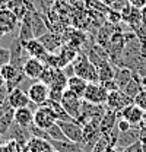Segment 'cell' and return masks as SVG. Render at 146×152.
<instances>
[{
	"label": "cell",
	"mask_w": 146,
	"mask_h": 152,
	"mask_svg": "<svg viewBox=\"0 0 146 152\" xmlns=\"http://www.w3.org/2000/svg\"><path fill=\"white\" fill-rule=\"evenodd\" d=\"M55 121V115L54 113L51 111V108L48 107V105H45V104H42V105H39L38 108H36L35 111H34V124H36L38 127H41V129H48V127H51L53 124H54Z\"/></svg>",
	"instance_id": "cell-6"
},
{
	"label": "cell",
	"mask_w": 146,
	"mask_h": 152,
	"mask_svg": "<svg viewBox=\"0 0 146 152\" xmlns=\"http://www.w3.org/2000/svg\"><path fill=\"white\" fill-rule=\"evenodd\" d=\"M10 61V51L6 47H0V69Z\"/></svg>",
	"instance_id": "cell-39"
},
{
	"label": "cell",
	"mask_w": 146,
	"mask_h": 152,
	"mask_svg": "<svg viewBox=\"0 0 146 152\" xmlns=\"http://www.w3.org/2000/svg\"><path fill=\"white\" fill-rule=\"evenodd\" d=\"M88 6L91 7V12H95V13H104V15H107L110 10L108 6H105L101 0H91V1H88Z\"/></svg>",
	"instance_id": "cell-34"
},
{
	"label": "cell",
	"mask_w": 146,
	"mask_h": 152,
	"mask_svg": "<svg viewBox=\"0 0 146 152\" xmlns=\"http://www.w3.org/2000/svg\"><path fill=\"white\" fill-rule=\"evenodd\" d=\"M107 96H108V91L102 86V83L99 82H88V86L85 89L83 94V99L92 102V104H105L107 102Z\"/></svg>",
	"instance_id": "cell-3"
},
{
	"label": "cell",
	"mask_w": 146,
	"mask_h": 152,
	"mask_svg": "<svg viewBox=\"0 0 146 152\" xmlns=\"http://www.w3.org/2000/svg\"><path fill=\"white\" fill-rule=\"evenodd\" d=\"M48 152H58V151H55L54 148H53V149H50V151H48Z\"/></svg>",
	"instance_id": "cell-56"
},
{
	"label": "cell",
	"mask_w": 146,
	"mask_h": 152,
	"mask_svg": "<svg viewBox=\"0 0 146 152\" xmlns=\"http://www.w3.org/2000/svg\"><path fill=\"white\" fill-rule=\"evenodd\" d=\"M137 140H140V127H139V126H131V129H128L126 132H120L115 146H117L120 151H123L124 148L133 145V143L137 142Z\"/></svg>",
	"instance_id": "cell-11"
},
{
	"label": "cell",
	"mask_w": 146,
	"mask_h": 152,
	"mask_svg": "<svg viewBox=\"0 0 146 152\" xmlns=\"http://www.w3.org/2000/svg\"><path fill=\"white\" fill-rule=\"evenodd\" d=\"M13 121L18 123L22 127H29L34 123V113L29 107H20L15 110L13 114Z\"/></svg>",
	"instance_id": "cell-18"
},
{
	"label": "cell",
	"mask_w": 146,
	"mask_h": 152,
	"mask_svg": "<svg viewBox=\"0 0 146 152\" xmlns=\"http://www.w3.org/2000/svg\"><path fill=\"white\" fill-rule=\"evenodd\" d=\"M96 70H98L99 83H102V82H107V80L114 79L115 70H117V66H112V64H111V61L107 60V61H104L101 66H98V67H96Z\"/></svg>",
	"instance_id": "cell-23"
},
{
	"label": "cell",
	"mask_w": 146,
	"mask_h": 152,
	"mask_svg": "<svg viewBox=\"0 0 146 152\" xmlns=\"http://www.w3.org/2000/svg\"><path fill=\"white\" fill-rule=\"evenodd\" d=\"M72 63L73 67H74V75L76 76L85 79L86 82H99L98 70H96L95 64L88 58V56L85 53H79Z\"/></svg>",
	"instance_id": "cell-1"
},
{
	"label": "cell",
	"mask_w": 146,
	"mask_h": 152,
	"mask_svg": "<svg viewBox=\"0 0 146 152\" xmlns=\"http://www.w3.org/2000/svg\"><path fill=\"white\" fill-rule=\"evenodd\" d=\"M118 115L123 117V118H126L128 123H131L133 126H139V124L142 123V120H143L145 111H143L140 107H137L134 102H131V104H128L127 107H124V108L118 113Z\"/></svg>",
	"instance_id": "cell-12"
},
{
	"label": "cell",
	"mask_w": 146,
	"mask_h": 152,
	"mask_svg": "<svg viewBox=\"0 0 146 152\" xmlns=\"http://www.w3.org/2000/svg\"><path fill=\"white\" fill-rule=\"evenodd\" d=\"M105 19H107V22H108V23H111V25H120V23H123V16H121V12L114 10V9H111V7H110L108 13L105 15Z\"/></svg>",
	"instance_id": "cell-36"
},
{
	"label": "cell",
	"mask_w": 146,
	"mask_h": 152,
	"mask_svg": "<svg viewBox=\"0 0 146 152\" xmlns=\"http://www.w3.org/2000/svg\"><path fill=\"white\" fill-rule=\"evenodd\" d=\"M50 149H53L51 142L39 139V137H31L28 143L23 146L25 152H48Z\"/></svg>",
	"instance_id": "cell-20"
},
{
	"label": "cell",
	"mask_w": 146,
	"mask_h": 152,
	"mask_svg": "<svg viewBox=\"0 0 146 152\" xmlns=\"http://www.w3.org/2000/svg\"><path fill=\"white\" fill-rule=\"evenodd\" d=\"M3 140H4V137L0 134V146H3Z\"/></svg>",
	"instance_id": "cell-54"
},
{
	"label": "cell",
	"mask_w": 146,
	"mask_h": 152,
	"mask_svg": "<svg viewBox=\"0 0 146 152\" xmlns=\"http://www.w3.org/2000/svg\"><path fill=\"white\" fill-rule=\"evenodd\" d=\"M47 132H48V134H50L51 140H67L66 134L63 133L61 127L58 126V123H57V121H55L51 127H48V129H47Z\"/></svg>",
	"instance_id": "cell-32"
},
{
	"label": "cell",
	"mask_w": 146,
	"mask_h": 152,
	"mask_svg": "<svg viewBox=\"0 0 146 152\" xmlns=\"http://www.w3.org/2000/svg\"><path fill=\"white\" fill-rule=\"evenodd\" d=\"M3 85H6V80H4V77L1 76V73H0V86H3Z\"/></svg>",
	"instance_id": "cell-52"
},
{
	"label": "cell",
	"mask_w": 146,
	"mask_h": 152,
	"mask_svg": "<svg viewBox=\"0 0 146 152\" xmlns=\"http://www.w3.org/2000/svg\"><path fill=\"white\" fill-rule=\"evenodd\" d=\"M23 47H25V51L29 54V57L38 58V60H41V61H44V63H45L47 57L50 54V53L45 50V47L41 44V41H39L38 38H34V39L25 42Z\"/></svg>",
	"instance_id": "cell-16"
},
{
	"label": "cell",
	"mask_w": 146,
	"mask_h": 152,
	"mask_svg": "<svg viewBox=\"0 0 146 152\" xmlns=\"http://www.w3.org/2000/svg\"><path fill=\"white\" fill-rule=\"evenodd\" d=\"M121 152H143L142 151V142L137 140V142H134L133 145H130V146H127V148H124Z\"/></svg>",
	"instance_id": "cell-41"
},
{
	"label": "cell",
	"mask_w": 146,
	"mask_h": 152,
	"mask_svg": "<svg viewBox=\"0 0 146 152\" xmlns=\"http://www.w3.org/2000/svg\"><path fill=\"white\" fill-rule=\"evenodd\" d=\"M6 7L10 12H13V15L18 18L19 22L25 18L31 10L35 9L34 4H32V1H29V0H9L6 3Z\"/></svg>",
	"instance_id": "cell-9"
},
{
	"label": "cell",
	"mask_w": 146,
	"mask_h": 152,
	"mask_svg": "<svg viewBox=\"0 0 146 152\" xmlns=\"http://www.w3.org/2000/svg\"><path fill=\"white\" fill-rule=\"evenodd\" d=\"M45 105H48L50 108H51V111L54 113L55 115V120L57 121H66V120H73L72 117L67 114V111L63 108V105H61V102H57V101H51V99H47L45 102H44Z\"/></svg>",
	"instance_id": "cell-26"
},
{
	"label": "cell",
	"mask_w": 146,
	"mask_h": 152,
	"mask_svg": "<svg viewBox=\"0 0 146 152\" xmlns=\"http://www.w3.org/2000/svg\"><path fill=\"white\" fill-rule=\"evenodd\" d=\"M4 136H6L9 140L18 142L19 145H22V146H25V145L28 143V140L32 137L28 127H22V126H19L18 123H15V121L12 123V126L9 127V130H7V133H6Z\"/></svg>",
	"instance_id": "cell-10"
},
{
	"label": "cell",
	"mask_w": 146,
	"mask_h": 152,
	"mask_svg": "<svg viewBox=\"0 0 146 152\" xmlns=\"http://www.w3.org/2000/svg\"><path fill=\"white\" fill-rule=\"evenodd\" d=\"M18 38L25 44L31 39H34V31H32V25H31V12L19 22V35Z\"/></svg>",
	"instance_id": "cell-19"
},
{
	"label": "cell",
	"mask_w": 146,
	"mask_h": 152,
	"mask_svg": "<svg viewBox=\"0 0 146 152\" xmlns=\"http://www.w3.org/2000/svg\"><path fill=\"white\" fill-rule=\"evenodd\" d=\"M140 86L146 91V76H140Z\"/></svg>",
	"instance_id": "cell-50"
},
{
	"label": "cell",
	"mask_w": 146,
	"mask_h": 152,
	"mask_svg": "<svg viewBox=\"0 0 146 152\" xmlns=\"http://www.w3.org/2000/svg\"><path fill=\"white\" fill-rule=\"evenodd\" d=\"M28 96L31 99V102H34L36 105H42L47 99H48V94H50V86L42 83V82H35L28 88Z\"/></svg>",
	"instance_id": "cell-8"
},
{
	"label": "cell",
	"mask_w": 146,
	"mask_h": 152,
	"mask_svg": "<svg viewBox=\"0 0 146 152\" xmlns=\"http://www.w3.org/2000/svg\"><path fill=\"white\" fill-rule=\"evenodd\" d=\"M82 152H83V151H82Z\"/></svg>",
	"instance_id": "cell-57"
},
{
	"label": "cell",
	"mask_w": 146,
	"mask_h": 152,
	"mask_svg": "<svg viewBox=\"0 0 146 152\" xmlns=\"http://www.w3.org/2000/svg\"><path fill=\"white\" fill-rule=\"evenodd\" d=\"M61 96H63V92H60V91H54V89H50V94H48V99L60 102V101H61Z\"/></svg>",
	"instance_id": "cell-42"
},
{
	"label": "cell",
	"mask_w": 146,
	"mask_h": 152,
	"mask_svg": "<svg viewBox=\"0 0 146 152\" xmlns=\"http://www.w3.org/2000/svg\"><path fill=\"white\" fill-rule=\"evenodd\" d=\"M121 91L127 95V96H130V98L133 99L136 95L142 91V86H140V76L137 75V73H134L133 79L128 82L127 85L124 86V89H121Z\"/></svg>",
	"instance_id": "cell-28"
},
{
	"label": "cell",
	"mask_w": 146,
	"mask_h": 152,
	"mask_svg": "<svg viewBox=\"0 0 146 152\" xmlns=\"http://www.w3.org/2000/svg\"><path fill=\"white\" fill-rule=\"evenodd\" d=\"M57 123L69 140L79 143V145L82 143L83 140V124L82 123H79L77 120H66V121H57Z\"/></svg>",
	"instance_id": "cell-4"
},
{
	"label": "cell",
	"mask_w": 146,
	"mask_h": 152,
	"mask_svg": "<svg viewBox=\"0 0 146 152\" xmlns=\"http://www.w3.org/2000/svg\"><path fill=\"white\" fill-rule=\"evenodd\" d=\"M108 146H110L108 139L105 137V134L101 133V136H99V139L96 140V143H95V146H93L92 152H105V149H107Z\"/></svg>",
	"instance_id": "cell-37"
},
{
	"label": "cell",
	"mask_w": 146,
	"mask_h": 152,
	"mask_svg": "<svg viewBox=\"0 0 146 152\" xmlns=\"http://www.w3.org/2000/svg\"><path fill=\"white\" fill-rule=\"evenodd\" d=\"M133 76H134V72L131 69H128V67H117L115 75H114V80H115L118 89H124V86L133 79Z\"/></svg>",
	"instance_id": "cell-21"
},
{
	"label": "cell",
	"mask_w": 146,
	"mask_h": 152,
	"mask_svg": "<svg viewBox=\"0 0 146 152\" xmlns=\"http://www.w3.org/2000/svg\"><path fill=\"white\" fill-rule=\"evenodd\" d=\"M61 70L64 72V75L67 76V79L72 77V76H74V67H73V63H67L64 67H61Z\"/></svg>",
	"instance_id": "cell-44"
},
{
	"label": "cell",
	"mask_w": 146,
	"mask_h": 152,
	"mask_svg": "<svg viewBox=\"0 0 146 152\" xmlns=\"http://www.w3.org/2000/svg\"><path fill=\"white\" fill-rule=\"evenodd\" d=\"M13 114H15V110L12 108L7 113L0 115V134L1 136H4L7 133V130H9V127L12 126V123H13Z\"/></svg>",
	"instance_id": "cell-29"
},
{
	"label": "cell",
	"mask_w": 146,
	"mask_h": 152,
	"mask_svg": "<svg viewBox=\"0 0 146 152\" xmlns=\"http://www.w3.org/2000/svg\"><path fill=\"white\" fill-rule=\"evenodd\" d=\"M105 152H121V151H120L117 146H114V145H110L108 148L105 149Z\"/></svg>",
	"instance_id": "cell-49"
},
{
	"label": "cell",
	"mask_w": 146,
	"mask_h": 152,
	"mask_svg": "<svg viewBox=\"0 0 146 152\" xmlns=\"http://www.w3.org/2000/svg\"><path fill=\"white\" fill-rule=\"evenodd\" d=\"M86 86H88V82L76 75L67 79V89H70L72 92H74L77 96H80V98H83Z\"/></svg>",
	"instance_id": "cell-22"
},
{
	"label": "cell",
	"mask_w": 146,
	"mask_h": 152,
	"mask_svg": "<svg viewBox=\"0 0 146 152\" xmlns=\"http://www.w3.org/2000/svg\"><path fill=\"white\" fill-rule=\"evenodd\" d=\"M7 101H9V105H10L13 110L20 108V107H28L29 102H31V99H29V96H28V92H25L23 89H20V86L15 88L13 91H10Z\"/></svg>",
	"instance_id": "cell-17"
},
{
	"label": "cell",
	"mask_w": 146,
	"mask_h": 152,
	"mask_svg": "<svg viewBox=\"0 0 146 152\" xmlns=\"http://www.w3.org/2000/svg\"><path fill=\"white\" fill-rule=\"evenodd\" d=\"M131 123H128L126 118H123V117H120L118 115V120H117V127H118V130L120 132H126V130H128V129H131Z\"/></svg>",
	"instance_id": "cell-40"
},
{
	"label": "cell",
	"mask_w": 146,
	"mask_h": 152,
	"mask_svg": "<svg viewBox=\"0 0 146 152\" xmlns=\"http://www.w3.org/2000/svg\"><path fill=\"white\" fill-rule=\"evenodd\" d=\"M9 89H7V86L6 85H3V86H0V102H6L7 101V98H9Z\"/></svg>",
	"instance_id": "cell-45"
},
{
	"label": "cell",
	"mask_w": 146,
	"mask_h": 152,
	"mask_svg": "<svg viewBox=\"0 0 146 152\" xmlns=\"http://www.w3.org/2000/svg\"><path fill=\"white\" fill-rule=\"evenodd\" d=\"M140 142L146 143V129H140Z\"/></svg>",
	"instance_id": "cell-48"
},
{
	"label": "cell",
	"mask_w": 146,
	"mask_h": 152,
	"mask_svg": "<svg viewBox=\"0 0 146 152\" xmlns=\"http://www.w3.org/2000/svg\"><path fill=\"white\" fill-rule=\"evenodd\" d=\"M133 102H134L137 107H140L143 111H146V91L145 89H142L139 94L133 98Z\"/></svg>",
	"instance_id": "cell-38"
},
{
	"label": "cell",
	"mask_w": 146,
	"mask_h": 152,
	"mask_svg": "<svg viewBox=\"0 0 146 152\" xmlns=\"http://www.w3.org/2000/svg\"><path fill=\"white\" fill-rule=\"evenodd\" d=\"M38 39L41 41V44L45 47V50H47L48 53H58L60 48H61L63 44H64L61 35L54 34V32H50V31H48L47 34L41 35Z\"/></svg>",
	"instance_id": "cell-15"
},
{
	"label": "cell",
	"mask_w": 146,
	"mask_h": 152,
	"mask_svg": "<svg viewBox=\"0 0 146 152\" xmlns=\"http://www.w3.org/2000/svg\"><path fill=\"white\" fill-rule=\"evenodd\" d=\"M22 70H23V69H18V67H15L12 63H7V64H4V66L0 69V73L4 77L6 82H10V80L15 79Z\"/></svg>",
	"instance_id": "cell-30"
},
{
	"label": "cell",
	"mask_w": 146,
	"mask_h": 152,
	"mask_svg": "<svg viewBox=\"0 0 146 152\" xmlns=\"http://www.w3.org/2000/svg\"><path fill=\"white\" fill-rule=\"evenodd\" d=\"M101 1H102V3L105 4V6H108V7H111V6H112V3H114L115 0H101Z\"/></svg>",
	"instance_id": "cell-51"
},
{
	"label": "cell",
	"mask_w": 146,
	"mask_h": 152,
	"mask_svg": "<svg viewBox=\"0 0 146 152\" xmlns=\"http://www.w3.org/2000/svg\"><path fill=\"white\" fill-rule=\"evenodd\" d=\"M32 4L38 13L44 16V13H48L51 6L54 4V0H32Z\"/></svg>",
	"instance_id": "cell-31"
},
{
	"label": "cell",
	"mask_w": 146,
	"mask_h": 152,
	"mask_svg": "<svg viewBox=\"0 0 146 152\" xmlns=\"http://www.w3.org/2000/svg\"><path fill=\"white\" fill-rule=\"evenodd\" d=\"M131 102H133V99L130 96H127L121 89H115V91L108 92L105 107H107V110H111L114 113H120L124 107H127Z\"/></svg>",
	"instance_id": "cell-5"
},
{
	"label": "cell",
	"mask_w": 146,
	"mask_h": 152,
	"mask_svg": "<svg viewBox=\"0 0 146 152\" xmlns=\"http://www.w3.org/2000/svg\"><path fill=\"white\" fill-rule=\"evenodd\" d=\"M45 67V63L38 60V58H34V57H29L28 60H25V64H23V73L28 79H32V80H38L39 76L42 73Z\"/></svg>",
	"instance_id": "cell-14"
},
{
	"label": "cell",
	"mask_w": 146,
	"mask_h": 152,
	"mask_svg": "<svg viewBox=\"0 0 146 152\" xmlns=\"http://www.w3.org/2000/svg\"><path fill=\"white\" fill-rule=\"evenodd\" d=\"M128 3V0H115L114 3H112V6H111V9H114V10H118V12H121V9L126 6Z\"/></svg>",
	"instance_id": "cell-46"
},
{
	"label": "cell",
	"mask_w": 146,
	"mask_h": 152,
	"mask_svg": "<svg viewBox=\"0 0 146 152\" xmlns=\"http://www.w3.org/2000/svg\"><path fill=\"white\" fill-rule=\"evenodd\" d=\"M18 25L19 20L13 15V12H10L7 7L0 9V38L12 34Z\"/></svg>",
	"instance_id": "cell-7"
},
{
	"label": "cell",
	"mask_w": 146,
	"mask_h": 152,
	"mask_svg": "<svg viewBox=\"0 0 146 152\" xmlns=\"http://www.w3.org/2000/svg\"><path fill=\"white\" fill-rule=\"evenodd\" d=\"M28 129H29V132H31V136H32V137H39V139H44V140L51 142V137H50V134H48V132H47L45 129L38 127V126L34 124V123H32Z\"/></svg>",
	"instance_id": "cell-33"
},
{
	"label": "cell",
	"mask_w": 146,
	"mask_h": 152,
	"mask_svg": "<svg viewBox=\"0 0 146 152\" xmlns=\"http://www.w3.org/2000/svg\"><path fill=\"white\" fill-rule=\"evenodd\" d=\"M66 88H67V76L64 75V72H63L61 69H55L53 82L50 83V89L63 92Z\"/></svg>",
	"instance_id": "cell-27"
},
{
	"label": "cell",
	"mask_w": 146,
	"mask_h": 152,
	"mask_svg": "<svg viewBox=\"0 0 146 152\" xmlns=\"http://www.w3.org/2000/svg\"><path fill=\"white\" fill-rule=\"evenodd\" d=\"M117 120H118V113H114L111 110H107L105 114L102 115V118H101V124H99L101 133H107L111 129H114L117 126Z\"/></svg>",
	"instance_id": "cell-24"
},
{
	"label": "cell",
	"mask_w": 146,
	"mask_h": 152,
	"mask_svg": "<svg viewBox=\"0 0 146 152\" xmlns=\"http://www.w3.org/2000/svg\"><path fill=\"white\" fill-rule=\"evenodd\" d=\"M128 3L133 6V7H137V9H143L146 6V0H128Z\"/></svg>",
	"instance_id": "cell-47"
},
{
	"label": "cell",
	"mask_w": 146,
	"mask_h": 152,
	"mask_svg": "<svg viewBox=\"0 0 146 152\" xmlns=\"http://www.w3.org/2000/svg\"><path fill=\"white\" fill-rule=\"evenodd\" d=\"M102 86L111 92V91H115V89H118V86H117V83H115V80L114 79H111V80H107V82H102Z\"/></svg>",
	"instance_id": "cell-43"
},
{
	"label": "cell",
	"mask_w": 146,
	"mask_h": 152,
	"mask_svg": "<svg viewBox=\"0 0 146 152\" xmlns=\"http://www.w3.org/2000/svg\"><path fill=\"white\" fill-rule=\"evenodd\" d=\"M51 146L58 152H82L79 143H74L72 140H51Z\"/></svg>",
	"instance_id": "cell-25"
},
{
	"label": "cell",
	"mask_w": 146,
	"mask_h": 152,
	"mask_svg": "<svg viewBox=\"0 0 146 152\" xmlns=\"http://www.w3.org/2000/svg\"><path fill=\"white\" fill-rule=\"evenodd\" d=\"M9 51H10V61L15 67L18 69H23V53H25V47H23V42L19 39V38H15L10 45H9Z\"/></svg>",
	"instance_id": "cell-13"
},
{
	"label": "cell",
	"mask_w": 146,
	"mask_h": 152,
	"mask_svg": "<svg viewBox=\"0 0 146 152\" xmlns=\"http://www.w3.org/2000/svg\"><path fill=\"white\" fill-rule=\"evenodd\" d=\"M82 101H83V98L77 96L74 92H72L70 89L66 88L63 91V96H61L60 102L73 120H79L80 113H82Z\"/></svg>",
	"instance_id": "cell-2"
},
{
	"label": "cell",
	"mask_w": 146,
	"mask_h": 152,
	"mask_svg": "<svg viewBox=\"0 0 146 152\" xmlns=\"http://www.w3.org/2000/svg\"><path fill=\"white\" fill-rule=\"evenodd\" d=\"M54 73H55L54 67H50V66H47V64H45V67H44V70H42V73H41V76H39V79H38V80L50 86V83L53 82Z\"/></svg>",
	"instance_id": "cell-35"
},
{
	"label": "cell",
	"mask_w": 146,
	"mask_h": 152,
	"mask_svg": "<svg viewBox=\"0 0 146 152\" xmlns=\"http://www.w3.org/2000/svg\"><path fill=\"white\" fill-rule=\"evenodd\" d=\"M142 151L146 152V143H142Z\"/></svg>",
	"instance_id": "cell-55"
},
{
	"label": "cell",
	"mask_w": 146,
	"mask_h": 152,
	"mask_svg": "<svg viewBox=\"0 0 146 152\" xmlns=\"http://www.w3.org/2000/svg\"><path fill=\"white\" fill-rule=\"evenodd\" d=\"M6 7V0H0V9Z\"/></svg>",
	"instance_id": "cell-53"
}]
</instances>
